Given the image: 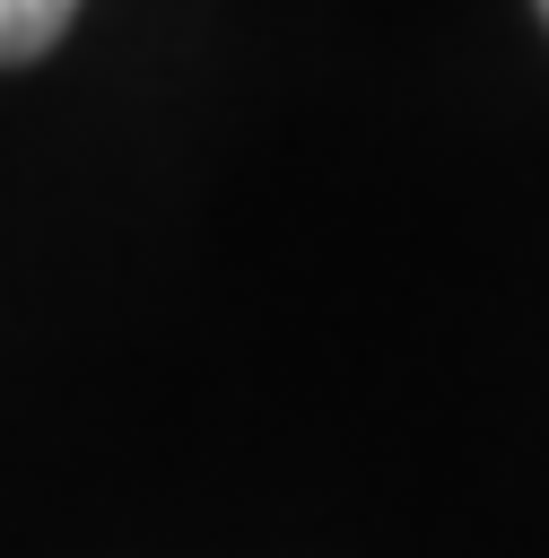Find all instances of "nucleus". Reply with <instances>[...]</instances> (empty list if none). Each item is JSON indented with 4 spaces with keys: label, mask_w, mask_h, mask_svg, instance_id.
I'll return each instance as SVG.
<instances>
[{
    "label": "nucleus",
    "mask_w": 549,
    "mask_h": 558,
    "mask_svg": "<svg viewBox=\"0 0 549 558\" xmlns=\"http://www.w3.org/2000/svg\"><path fill=\"white\" fill-rule=\"evenodd\" d=\"M70 17H78V0H0V70L52 52L70 35Z\"/></svg>",
    "instance_id": "1"
},
{
    "label": "nucleus",
    "mask_w": 549,
    "mask_h": 558,
    "mask_svg": "<svg viewBox=\"0 0 549 558\" xmlns=\"http://www.w3.org/2000/svg\"><path fill=\"white\" fill-rule=\"evenodd\" d=\"M540 17H549V0H540Z\"/></svg>",
    "instance_id": "2"
}]
</instances>
